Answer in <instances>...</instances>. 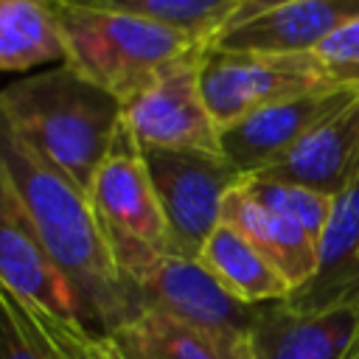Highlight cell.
<instances>
[{"mask_svg": "<svg viewBox=\"0 0 359 359\" xmlns=\"http://www.w3.org/2000/svg\"><path fill=\"white\" fill-rule=\"evenodd\" d=\"M241 185L255 202H261L264 208L294 222L314 241H320V236L328 224V216H331V205H334L331 196L317 194V191L303 188V185L278 182V180H258V177H247V180H241Z\"/></svg>", "mask_w": 359, "mask_h": 359, "instance_id": "d6986e66", "label": "cell"}, {"mask_svg": "<svg viewBox=\"0 0 359 359\" xmlns=\"http://www.w3.org/2000/svg\"><path fill=\"white\" fill-rule=\"evenodd\" d=\"M0 283L17 297L67 320H79V303L65 275L50 261L17 188L0 165ZM81 323V320H79Z\"/></svg>", "mask_w": 359, "mask_h": 359, "instance_id": "8fae6325", "label": "cell"}, {"mask_svg": "<svg viewBox=\"0 0 359 359\" xmlns=\"http://www.w3.org/2000/svg\"><path fill=\"white\" fill-rule=\"evenodd\" d=\"M222 222H227L230 227L244 233L264 252V258L289 280L292 294L314 280L317 241L294 222H289L280 213L255 202L244 191V185H236L227 194V199L222 205Z\"/></svg>", "mask_w": 359, "mask_h": 359, "instance_id": "9a60e30c", "label": "cell"}, {"mask_svg": "<svg viewBox=\"0 0 359 359\" xmlns=\"http://www.w3.org/2000/svg\"><path fill=\"white\" fill-rule=\"evenodd\" d=\"M129 289L135 294L137 311L154 309L233 339H250V328L258 314V306L236 300L199 264V258H182L171 252L154 255L135 278H129Z\"/></svg>", "mask_w": 359, "mask_h": 359, "instance_id": "ba28073f", "label": "cell"}, {"mask_svg": "<svg viewBox=\"0 0 359 359\" xmlns=\"http://www.w3.org/2000/svg\"><path fill=\"white\" fill-rule=\"evenodd\" d=\"M359 98V87L323 84L309 93L275 101L219 132L222 157L247 180L275 165L317 123Z\"/></svg>", "mask_w": 359, "mask_h": 359, "instance_id": "9c48e42d", "label": "cell"}, {"mask_svg": "<svg viewBox=\"0 0 359 359\" xmlns=\"http://www.w3.org/2000/svg\"><path fill=\"white\" fill-rule=\"evenodd\" d=\"M53 8L65 45L62 65L107 90L121 104L137 95L177 56L210 45L123 11L93 8L70 0H53Z\"/></svg>", "mask_w": 359, "mask_h": 359, "instance_id": "3957f363", "label": "cell"}, {"mask_svg": "<svg viewBox=\"0 0 359 359\" xmlns=\"http://www.w3.org/2000/svg\"><path fill=\"white\" fill-rule=\"evenodd\" d=\"M8 123L79 188L90 182L121 126V101L67 65L31 73L0 90Z\"/></svg>", "mask_w": 359, "mask_h": 359, "instance_id": "7a4b0ae2", "label": "cell"}, {"mask_svg": "<svg viewBox=\"0 0 359 359\" xmlns=\"http://www.w3.org/2000/svg\"><path fill=\"white\" fill-rule=\"evenodd\" d=\"M104 337L121 359H252L250 339L222 337L154 309H140Z\"/></svg>", "mask_w": 359, "mask_h": 359, "instance_id": "5bb4252c", "label": "cell"}, {"mask_svg": "<svg viewBox=\"0 0 359 359\" xmlns=\"http://www.w3.org/2000/svg\"><path fill=\"white\" fill-rule=\"evenodd\" d=\"M356 17L359 0H286L224 28L210 45L227 50L314 53L331 34Z\"/></svg>", "mask_w": 359, "mask_h": 359, "instance_id": "7c38bea8", "label": "cell"}, {"mask_svg": "<svg viewBox=\"0 0 359 359\" xmlns=\"http://www.w3.org/2000/svg\"><path fill=\"white\" fill-rule=\"evenodd\" d=\"M342 359H359V331H356V339L351 342V348H348V353Z\"/></svg>", "mask_w": 359, "mask_h": 359, "instance_id": "cb8c5ba5", "label": "cell"}, {"mask_svg": "<svg viewBox=\"0 0 359 359\" xmlns=\"http://www.w3.org/2000/svg\"><path fill=\"white\" fill-rule=\"evenodd\" d=\"M255 177L303 185L331 199L342 194L359 177V98L317 123L275 165Z\"/></svg>", "mask_w": 359, "mask_h": 359, "instance_id": "4fadbf2b", "label": "cell"}, {"mask_svg": "<svg viewBox=\"0 0 359 359\" xmlns=\"http://www.w3.org/2000/svg\"><path fill=\"white\" fill-rule=\"evenodd\" d=\"M87 194L126 283L154 255L168 252V230L143 146L123 118Z\"/></svg>", "mask_w": 359, "mask_h": 359, "instance_id": "277c9868", "label": "cell"}, {"mask_svg": "<svg viewBox=\"0 0 359 359\" xmlns=\"http://www.w3.org/2000/svg\"><path fill=\"white\" fill-rule=\"evenodd\" d=\"M208 45L168 62L137 95L121 104L123 123L143 149L222 154L219 126L202 95L199 67Z\"/></svg>", "mask_w": 359, "mask_h": 359, "instance_id": "52a82bcc", "label": "cell"}, {"mask_svg": "<svg viewBox=\"0 0 359 359\" xmlns=\"http://www.w3.org/2000/svg\"><path fill=\"white\" fill-rule=\"evenodd\" d=\"M70 3L123 11L182 31L199 42H213L230 25L241 0H70Z\"/></svg>", "mask_w": 359, "mask_h": 359, "instance_id": "ac0fdd59", "label": "cell"}, {"mask_svg": "<svg viewBox=\"0 0 359 359\" xmlns=\"http://www.w3.org/2000/svg\"><path fill=\"white\" fill-rule=\"evenodd\" d=\"M0 165L17 188L50 261L65 275L79 303V320L107 334L137 314L135 294L123 280L90 194L50 165L0 109Z\"/></svg>", "mask_w": 359, "mask_h": 359, "instance_id": "6da1fadb", "label": "cell"}, {"mask_svg": "<svg viewBox=\"0 0 359 359\" xmlns=\"http://www.w3.org/2000/svg\"><path fill=\"white\" fill-rule=\"evenodd\" d=\"M314 59L334 84L359 87V17L331 34L314 50Z\"/></svg>", "mask_w": 359, "mask_h": 359, "instance_id": "7402d4cb", "label": "cell"}, {"mask_svg": "<svg viewBox=\"0 0 359 359\" xmlns=\"http://www.w3.org/2000/svg\"><path fill=\"white\" fill-rule=\"evenodd\" d=\"M65 62L53 0H0V73Z\"/></svg>", "mask_w": 359, "mask_h": 359, "instance_id": "e0dca14e", "label": "cell"}, {"mask_svg": "<svg viewBox=\"0 0 359 359\" xmlns=\"http://www.w3.org/2000/svg\"><path fill=\"white\" fill-rule=\"evenodd\" d=\"M199 84L219 132L261 107L334 84L314 53L227 50L208 45L202 53Z\"/></svg>", "mask_w": 359, "mask_h": 359, "instance_id": "5b68a950", "label": "cell"}, {"mask_svg": "<svg viewBox=\"0 0 359 359\" xmlns=\"http://www.w3.org/2000/svg\"><path fill=\"white\" fill-rule=\"evenodd\" d=\"M0 359H59L28 303L0 283Z\"/></svg>", "mask_w": 359, "mask_h": 359, "instance_id": "ffe728a7", "label": "cell"}, {"mask_svg": "<svg viewBox=\"0 0 359 359\" xmlns=\"http://www.w3.org/2000/svg\"><path fill=\"white\" fill-rule=\"evenodd\" d=\"M280 3H286V0H241L238 8H236V14H233V20H230V25H238V22H244V20H250V17L261 14V11H266V8H272V6H280ZM230 25H227V28H230Z\"/></svg>", "mask_w": 359, "mask_h": 359, "instance_id": "603a6c76", "label": "cell"}, {"mask_svg": "<svg viewBox=\"0 0 359 359\" xmlns=\"http://www.w3.org/2000/svg\"><path fill=\"white\" fill-rule=\"evenodd\" d=\"M143 157L165 219L168 252L199 258L202 244L222 222L227 194L244 177L222 154L208 151L143 149Z\"/></svg>", "mask_w": 359, "mask_h": 359, "instance_id": "8992f818", "label": "cell"}, {"mask_svg": "<svg viewBox=\"0 0 359 359\" xmlns=\"http://www.w3.org/2000/svg\"><path fill=\"white\" fill-rule=\"evenodd\" d=\"M199 264L241 303L266 306L292 297L289 280L236 227L219 222L199 250Z\"/></svg>", "mask_w": 359, "mask_h": 359, "instance_id": "2e32d148", "label": "cell"}, {"mask_svg": "<svg viewBox=\"0 0 359 359\" xmlns=\"http://www.w3.org/2000/svg\"><path fill=\"white\" fill-rule=\"evenodd\" d=\"M28 309H31L36 325L42 328V334L48 337V342L56 348L59 359H121L104 334L90 331L79 320L56 317L34 303H28Z\"/></svg>", "mask_w": 359, "mask_h": 359, "instance_id": "44dd1931", "label": "cell"}, {"mask_svg": "<svg viewBox=\"0 0 359 359\" xmlns=\"http://www.w3.org/2000/svg\"><path fill=\"white\" fill-rule=\"evenodd\" d=\"M359 331V297L328 306L289 300L258 306L250 328L252 359H342Z\"/></svg>", "mask_w": 359, "mask_h": 359, "instance_id": "30bf717a", "label": "cell"}]
</instances>
